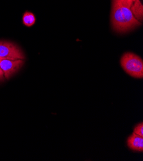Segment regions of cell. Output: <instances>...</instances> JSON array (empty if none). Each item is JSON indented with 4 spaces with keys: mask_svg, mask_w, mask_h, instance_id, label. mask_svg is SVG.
<instances>
[{
    "mask_svg": "<svg viewBox=\"0 0 143 161\" xmlns=\"http://www.w3.org/2000/svg\"><path fill=\"white\" fill-rule=\"evenodd\" d=\"M134 5H132L131 7V11L134 14V17L138 21L142 20L143 16V7L140 3V0H135Z\"/></svg>",
    "mask_w": 143,
    "mask_h": 161,
    "instance_id": "cell-6",
    "label": "cell"
},
{
    "mask_svg": "<svg viewBox=\"0 0 143 161\" xmlns=\"http://www.w3.org/2000/svg\"><path fill=\"white\" fill-rule=\"evenodd\" d=\"M25 55L15 44L7 41H0V60L24 59Z\"/></svg>",
    "mask_w": 143,
    "mask_h": 161,
    "instance_id": "cell-3",
    "label": "cell"
},
{
    "mask_svg": "<svg viewBox=\"0 0 143 161\" xmlns=\"http://www.w3.org/2000/svg\"><path fill=\"white\" fill-rule=\"evenodd\" d=\"M5 78V76H4L3 71V70L2 69L1 67H0V82L3 81Z\"/></svg>",
    "mask_w": 143,
    "mask_h": 161,
    "instance_id": "cell-9",
    "label": "cell"
},
{
    "mask_svg": "<svg viewBox=\"0 0 143 161\" xmlns=\"http://www.w3.org/2000/svg\"><path fill=\"white\" fill-rule=\"evenodd\" d=\"M133 2L132 0H113L111 23L116 31L124 33L141 25L131 11Z\"/></svg>",
    "mask_w": 143,
    "mask_h": 161,
    "instance_id": "cell-1",
    "label": "cell"
},
{
    "mask_svg": "<svg viewBox=\"0 0 143 161\" xmlns=\"http://www.w3.org/2000/svg\"><path fill=\"white\" fill-rule=\"evenodd\" d=\"M121 65L125 72L132 77H143V61L138 55L132 53H124L121 59Z\"/></svg>",
    "mask_w": 143,
    "mask_h": 161,
    "instance_id": "cell-2",
    "label": "cell"
},
{
    "mask_svg": "<svg viewBox=\"0 0 143 161\" xmlns=\"http://www.w3.org/2000/svg\"><path fill=\"white\" fill-rule=\"evenodd\" d=\"M134 133L143 137V124L142 123L137 125L134 130Z\"/></svg>",
    "mask_w": 143,
    "mask_h": 161,
    "instance_id": "cell-8",
    "label": "cell"
},
{
    "mask_svg": "<svg viewBox=\"0 0 143 161\" xmlns=\"http://www.w3.org/2000/svg\"><path fill=\"white\" fill-rule=\"evenodd\" d=\"M24 61L22 59L18 60H0V67L3 71L5 78H10L13 75L18 72L23 66Z\"/></svg>",
    "mask_w": 143,
    "mask_h": 161,
    "instance_id": "cell-4",
    "label": "cell"
},
{
    "mask_svg": "<svg viewBox=\"0 0 143 161\" xmlns=\"http://www.w3.org/2000/svg\"><path fill=\"white\" fill-rule=\"evenodd\" d=\"M36 16L33 13L30 12H26L24 14L23 16V22L25 26L28 27L32 26L36 23Z\"/></svg>",
    "mask_w": 143,
    "mask_h": 161,
    "instance_id": "cell-7",
    "label": "cell"
},
{
    "mask_svg": "<svg viewBox=\"0 0 143 161\" xmlns=\"http://www.w3.org/2000/svg\"><path fill=\"white\" fill-rule=\"evenodd\" d=\"M132 1H133V2H135V0H132Z\"/></svg>",
    "mask_w": 143,
    "mask_h": 161,
    "instance_id": "cell-10",
    "label": "cell"
},
{
    "mask_svg": "<svg viewBox=\"0 0 143 161\" xmlns=\"http://www.w3.org/2000/svg\"><path fill=\"white\" fill-rule=\"evenodd\" d=\"M128 147L134 151H143V137L134 133L127 140Z\"/></svg>",
    "mask_w": 143,
    "mask_h": 161,
    "instance_id": "cell-5",
    "label": "cell"
}]
</instances>
